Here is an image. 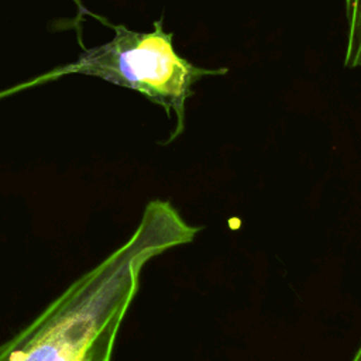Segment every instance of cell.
Segmentation results:
<instances>
[{
    "label": "cell",
    "mask_w": 361,
    "mask_h": 361,
    "mask_svg": "<svg viewBox=\"0 0 361 361\" xmlns=\"http://www.w3.org/2000/svg\"><path fill=\"white\" fill-rule=\"evenodd\" d=\"M351 361H361V344H360L358 350L355 351V354H354V357H353Z\"/></svg>",
    "instance_id": "obj_4"
},
{
    "label": "cell",
    "mask_w": 361,
    "mask_h": 361,
    "mask_svg": "<svg viewBox=\"0 0 361 361\" xmlns=\"http://www.w3.org/2000/svg\"><path fill=\"white\" fill-rule=\"evenodd\" d=\"M110 25L116 35L111 41L85 49L78 61L61 69L102 78L118 86L141 92L151 102L162 106L168 116L176 114L173 141L185 127L186 100L193 94V85L204 76L224 75L226 68L206 69L179 56L172 45V32H165L162 18L149 32H137L124 25Z\"/></svg>",
    "instance_id": "obj_2"
},
{
    "label": "cell",
    "mask_w": 361,
    "mask_h": 361,
    "mask_svg": "<svg viewBox=\"0 0 361 361\" xmlns=\"http://www.w3.org/2000/svg\"><path fill=\"white\" fill-rule=\"evenodd\" d=\"M347 18V44L344 66L361 68V0H344Z\"/></svg>",
    "instance_id": "obj_3"
},
{
    "label": "cell",
    "mask_w": 361,
    "mask_h": 361,
    "mask_svg": "<svg viewBox=\"0 0 361 361\" xmlns=\"http://www.w3.org/2000/svg\"><path fill=\"white\" fill-rule=\"evenodd\" d=\"M189 226L168 203L151 202L134 234L72 282L25 329L0 345V361H111L117 333L154 257L190 243Z\"/></svg>",
    "instance_id": "obj_1"
}]
</instances>
